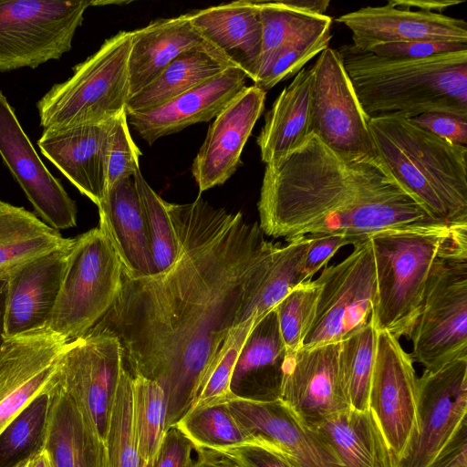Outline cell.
<instances>
[{
	"mask_svg": "<svg viewBox=\"0 0 467 467\" xmlns=\"http://www.w3.org/2000/svg\"><path fill=\"white\" fill-rule=\"evenodd\" d=\"M344 467H395L396 462L370 410H348L327 419L316 431Z\"/></svg>",
	"mask_w": 467,
	"mask_h": 467,
	"instance_id": "30",
	"label": "cell"
},
{
	"mask_svg": "<svg viewBox=\"0 0 467 467\" xmlns=\"http://www.w3.org/2000/svg\"><path fill=\"white\" fill-rule=\"evenodd\" d=\"M190 16L209 44L255 80L262 50V25L255 1L213 5L190 13Z\"/></svg>",
	"mask_w": 467,
	"mask_h": 467,
	"instance_id": "24",
	"label": "cell"
},
{
	"mask_svg": "<svg viewBox=\"0 0 467 467\" xmlns=\"http://www.w3.org/2000/svg\"><path fill=\"white\" fill-rule=\"evenodd\" d=\"M462 2V0H390L388 5L406 9L417 7L420 11L441 14L445 9Z\"/></svg>",
	"mask_w": 467,
	"mask_h": 467,
	"instance_id": "50",
	"label": "cell"
},
{
	"mask_svg": "<svg viewBox=\"0 0 467 467\" xmlns=\"http://www.w3.org/2000/svg\"><path fill=\"white\" fill-rule=\"evenodd\" d=\"M123 367L118 338L88 331L67 342L49 382L67 394L105 442Z\"/></svg>",
	"mask_w": 467,
	"mask_h": 467,
	"instance_id": "11",
	"label": "cell"
},
{
	"mask_svg": "<svg viewBox=\"0 0 467 467\" xmlns=\"http://www.w3.org/2000/svg\"><path fill=\"white\" fill-rule=\"evenodd\" d=\"M67 343L46 327L5 337L0 348V433L44 390Z\"/></svg>",
	"mask_w": 467,
	"mask_h": 467,
	"instance_id": "17",
	"label": "cell"
},
{
	"mask_svg": "<svg viewBox=\"0 0 467 467\" xmlns=\"http://www.w3.org/2000/svg\"><path fill=\"white\" fill-rule=\"evenodd\" d=\"M339 343L301 348L285 358L279 400L312 431L350 409L340 378Z\"/></svg>",
	"mask_w": 467,
	"mask_h": 467,
	"instance_id": "15",
	"label": "cell"
},
{
	"mask_svg": "<svg viewBox=\"0 0 467 467\" xmlns=\"http://www.w3.org/2000/svg\"><path fill=\"white\" fill-rule=\"evenodd\" d=\"M378 330L372 320L339 343V371L351 410L366 411L374 369Z\"/></svg>",
	"mask_w": 467,
	"mask_h": 467,
	"instance_id": "36",
	"label": "cell"
},
{
	"mask_svg": "<svg viewBox=\"0 0 467 467\" xmlns=\"http://www.w3.org/2000/svg\"><path fill=\"white\" fill-rule=\"evenodd\" d=\"M195 467H240L236 462L226 454L209 450H198Z\"/></svg>",
	"mask_w": 467,
	"mask_h": 467,
	"instance_id": "51",
	"label": "cell"
},
{
	"mask_svg": "<svg viewBox=\"0 0 467 467\" xmlns=\"http://www.w3.org/2000/svg\"><path fill=\"white\" fill-rule=\"evenodd\" d=\"M281 2L289 7L317 15H324L330 4L329 0H285Z\"/></svg>",
	"mask_w": 467,
	"mask_h": 467,
	"instance_id": "52",
	"label": "cell"
},
{
	"mask_svg": "<svg viewBox=\"0 0 467 467\" xmlns=\"http://www.w3.org/2000/svg\"><path fill=\"white\" fill-rule=\"evenodd\" d=\"M338 52L369 119L394 113L414 118L428 112L467 119V50L397 58L349 44Z\"/></svg>",
	"mask_w": 467,
	"mask_h": 467,
	"instance_id": "3",
	"label": "cell"
},
{
	"mask_svg": "<svg viewBox=\"0 0 467 467\" xmlns=\"http://www.w3.org/2000/svg\"><path fill=\"white\" fill-rule=\"evenodd\" d=\"M128 124L126 110L113 120L109 142L107 190L140 171L141 153L130 136Z\"/></svg>",
	"mask_w": 467,
	"mask_h": 467,
	"instance_id": "43",
	"label": "cell"
},
{
	"mask_svg": "<svg viewBox=\"0 0 467 467\" xmlns=\"http://www.w3.org/2000/svg\"><path fill=\"white\" fill-rule=\"evenodd\" d=\"M240 467H294L279 451L264 443H250L221 451Z\"/></svg>",
	"mask_w": 467,
	"mask_h": 467,
	"instance_id": "48",
	"label": "cell"
},
{
	"mask_svg": "<svg viewBox=\"0 0 467 467\" xmlns=\"http://www.w3.org/2000/svg\"><path fill=\"white\" fill-rule=\"evenodd\" d=\"M165 206L178 244L176 261L151 276L122 274L115 301L89 331L116 337L130 377L162 389L167 431L192 409L279 244L266 240L258 223L201 198Z\"/></svg>",
	"mask_w": 467,
	"mask_h": 467,
	"instance_id": "1",
	"label": "cell"
},
{
	"mask_svg": "<svg viewBox=\"0 0 467 467\" xmlns=\"http://www.w3.org/2000/svg\"><path fill=\"white\" fill-rule=\"evenodd\" d=\"M417 379L412 358L399 339L387 331H378L368 409L396 463L418 433Z\"/></svg>",
	"mask_w": 467,
	"mask_h": 467,
	"instance_id": "13",
	"label": "cell"
},
{
	"mask_svg": "<svg viewBox=\"0 0 467 467\" xmlns=\"http://www.w3.org/2000/svg\"><path fill=\"white\" fill-rule=\"evenodd\" d=\"M286 356L273 309L243 346L231 380L233 398L255 402L279 400Z\"/></svg>",
	"mask_w": 467,
	"mask_h": 467,
	"instance_id": "26",
	"label": "cell"
},
{
	"mask_svg": "<svg viewBox=\"0 0 467 467\" xmlns=\"http://www.w3.org/2000/svg\"><path fill=\"white\" fill-rule=\"evenodd\" d=\"M257 324L252 318L232 329L208 369L192 409L233 398L230 386L234 367L244 342Z\"/></svg>",
	"mask_w": 467,
	"mask_h": 467,
	"instance_id": "40",
	"label": "cell"
},
{
	"mask_svg": "<svg viewBox=\"0 0 467 467\" xmlns=\"http://www.w3.org/2000/svg\"><path fill=\"white\" fill-rule=\"evenodd\" d=\"M303 269L308 280L344 245L354 244L353 240L340 234L309 235Z\"/></svg>",
	"mask_w": 467,
	"mask_h": 467,
	"instance_id": "47",
	"label": "cell"
},
{
	"mask_svg": "<svg viewBox=\"0 0 467 467\" xmlns=\"http://www.w3.org/2000/svg\"><path fill=\"white\" fill-rule=\"evenodd\" d=\"M337 21L352 33L359 50L382 43L441 41L467 44V24L439 13L400 8L389 5L366 6L341 15Z\"/></svg>",
	"mask_w": 467,
	"mask_h": 467,
	"instance_id": "20",
	"label": "cell"
},
{
	"mask_svg": "<svg viewBox=\"0 0 467 467\" xmlns=\"http://www.w3.org/2000/svg\"><path fill=\"white\" fill-rule=\"evenodd\" d=\"M265 101V90L246 87L215 117L192 166L200 192L223 184L235 172Z\"/></svg>",
	"mask_w": 467,
	"mask_h": 467,
	"instance_id": "19",
	"label": "cell"
},
{
	"mask_svg": "<svg viewBox=\"0 0 467 467\" xmlns=\"http://www.w3.org/2000/svg\"><path fill=\"white\" fill-rule=\"evenodd\" d=\"M72 244L30 262L7 278L5 337L47 326L59 293Z\"/></svg>",
	"mask_w": 467,
	"mask_h": 467,
	"instance_id": "23",
	"label": "cell"
},
{
	"mask_svg": "<svg viewBox=\"0 0 467 467\" xmlns=\"http://www.w3.org/2000/svg\"><path fill=\"white\" fill-rule=\"evenodd\" d=\"M467 223H415L369 236L377 295L371 320L378 331L410 337L419 315L431 271L438 257L460 236Z\"/></svg>",
	"mask_w": 467,
	"mask_h": 467,
	"instance_id": "5",
	"label": "cell"
},
{
	"mask_svg": "<svg viewBox=\"0 0 467 467\" xmlns=\"http://www.w3.org/2000/svg\"><path fill=\"white\" fill-rule=\"evenodd\" d=\"M194 445L176 426L165 432L155 455L144 467H195L192 459Z\"/></svg>",
	"mask_w": 467,
	"mask_h": 467,
	"instance_id": "45",
	"label": "cell"
},
{
	"mask_svg": "<svg viewBox=\"0 0 467 467\" xmlns=\"http://www.w3.org/2000/svg\"><path fill=\"white\" fill-rule=\"evenodd\" d=\"M247 76L236 67L157 108L127 114L128 123L150 145L158 139L217 117L245 88Z\"/></svg>",
	"mask_w": 467,
	"mask_h": 467,
	"instance_id": "22",
	"label": "cell"
},
{
	"mask_svg": "<svg viewBox=\"0 0 467 467\" xmlns=\"http://www.w3.org/2000/svg\"><path fill=\"white\" fill-rule=\"evenodd\" d=\"M145 220L156 275L168 270L176 261L178 244L172 223L162 200L144 179L140 170L133 175Z\"/></svg>",
	"mask_w": 467,
	"mask_h": 467,
	"instance_id": "39",
	"label": "cell"
},
{
	"mask_svg": "<svg viewBox=\"0 0 467 467\" xmlns=\"http://www.w3.org/2000/svg\"><path fill=\"white\" fill-rule=\"evenodd\" d=\"M45 389L52 400L45 449L53 467H107L105 442L71 398L49 379Z\"/></svg>",
	"mask_w": 467,
	"mask_h": 467,
	"instance_id": "28",
	"label": "cell"
},
{
	"mask_svg": "<svg viewBox=\"0 0 467 467\" xmlns=\"http://www.w3.org/2000/svg\"><path fill=\"white\" fill-rule=\"evenodd\" d=\"M121 275L119 258L102 228L74 238L46 327L67 342L84 336L112 306L121 286Z\"/></svg>",
	"mask_w": 467,
	"mask_h": 467,
	"instance_id": "8",
	"label": "cell"
},
{
	"mask_svg": "<svg viewBox=\"0 0 467 467\" xmlns=\"http://www.w3.org/2000/svg\"><path fill=\"white\" fill-rule=\"evenodd\" d=\"M102 1H0V71L35 68L72 47L84 13Z\"/></svg>",
	"mask_w": 467,
	"mask_h": 467,
	"instance_id": "9",
	"label": "cell"
},
{
	"mask_svg": "<svg viewBox=\"0 0 467 467\" xmlns=\"http://www.w3.org/2000/svg\"><path fill=\"white\" fill-rule=\"evenodd\" d=\"M98 208L99 227L109 235L116 250L122 274L131 279L156 275L133 176L109 188Z\"/></svg>",
	"mask_w": 467,
	"mask_h": 467,
	"instance_id": "25",
	"label": "cell"
},
{
	"mask_svg": "<svg viewBox=\"0 0 467 467\" xmlns=\"http://www.w3.org/2000/svg\"><path fill=\"white\" fill-rule=\"evenodd\" d=\"M175 426L192 441L196 451H223L256 443L234 417L227 401L194 407Z\"/></svg>",
	"mask_w": 467,
	"mask_h": 467,
	"instance_id": "35",
	"label": "cell"
},
{
	"mask_svg": "<svg viewBox=\"0 0 467 467\" xmlns=\"http://www.w3.org/2000/svg\"><path fill=\"white\" fill-rule=\"evenodd\" d=\"M51 395L44 389L0 433V467H18L45 448Z\"/></svg>",
	"mask_w": 467,
	"mask_h": 467,
	"instance_id": "34",
	"label": "cell"
},
{
	"mask_svg": "<svg viewBox=\"0 0 467 467\" xmlns=\"http://www.w3.org/2000/svg\"><path fill=\"white\" fill-rule=\"evenodd\" d=\"M313 71L303 67L274 101L257 137L265 164L300 147L311 132Z\"/></svg>",
	"mask_w": 467,
	"mask_h": 467,
	"instance_id": "29",
	"label": "cell"
},
{
	"mask_svg": "<svg viewBox=\"0 0 467 467\" xmlns=\"http://www.w3.org/2000/svg\"><path fill=\"white\" fill-rule=\"evenodd\" d=\"M6 292V281H0V348L5 341L4 336V315Z\"/></svg>",
	"mask_w": 467,
	"mask_h": 467,
	"instance_id": "54",
	"label": "cell"
},
{
	"mask_svg": "<svg viewBox=\"0 0 467 467\" xmlns=\"http://www.w3.org/2000/svg\"><path fill=\"white\" fill-rule=\"evenodd\" d=\"M107 467H144L132 416V378L122 371L105 440Z\"/></svg>",
	"mask_w": 467,
	"mask_h": 467,
	"instance_id": "38",
	"label": "cell"
},
{
	"mask_svg": "<svg viewBox=\"0 0 467 467\" xmlns=\"http://www.w3.org/2000/svg\"><path fill=\"white\" fill-rule=\"evenodd\" d=\"M0 156L44 223L57 231L76 226L74 201L48 171L1 91Z\"/></svg>",
	"mask_w": 467,
	"mask_h": 467,
	"instance_id": "16",
	"label": "cell"
},
{
	"mask_svg": "<svg viewBox=\"0 0 467 467\" xmlns=\"http://www.w3.org/2000/svg\"><path fill=\"white\" fill-rule=\"evenodd\" d=\"M18 467H53L48 451L44 448Z\"/></svg>",
	"mask_w": 467,
	"mask_h": 467,
	"instance_id": "53",
	"label": "cell"
},
{
	"mask_svg": "<svg viewBox=\"0 0 467 467\" xmlns=\"http://www.w3.org/2000/svg\"><path fill=\"white\" fill-rule=\"evenodd\" d=\"M431 133L452 143L466 146L467 119L440 112L423 113L410 118Z\"/></svg>",
	"mask_w": 467,
	"mask_h": 467,
	"instance_id": "46",
	"label": "cell"
},
{
	"mask_svg": "<svg viewBox=\"0 0 467 467\" xmlns=\"http://www.w3.org/2000/svg\"><path fill=\"white\" fill-rule=\"evenodd\" d=\"M132 416L138 451L146 463L155 455L166 432L167 400L155 381L141 376L132 378Z\"/></svg>",
	"mask_w": 467,
	"mask_h": 467,
	"instance_id": "37",
	"label": "cell"
},
{
	"mask_svg": "<svg viewBox=\"0 0 467 467\" xmlns=\"http://www.w3.org/2000/svg\"><path fill=\"white\" fill-rule=\"evenodd\" d=\"M227 405L256 443L279 451L294 467H344L327 443L306 429L280 400L255 402L231 398Z\"/></svg>",
	"mask_w": 467,
	"mask_h": 467,
	"instance_id": "18",
	"label": "cell"
},
{
	"mask_svg": "<svg viewBox=\"0 0 467 467\" xmlns=\"http://www.w3.org/2000/svg\"><path fill=\"white\" fill-rule=\"evenodd\" d=\"M73 241L25 208L0 200V281Z\"/></svg>",
	"mask_w": 467,
	"mask_h": 467,
	"instance_id": "31",
	"label": "cell"
},
{
	"mask_svg": "<svg viewBox=\"0 0 467 467\" xmlns=\"http://www.w3.org/2000/svg\"><path fill=\"white\" fill-rule=\"evenodd\" d=\"M353 246L348 256L315 279L319 293L302 348L340 342L370 321L377 295L371 243L368 238Z\"/></svg>",
	"mask_w": 467,
	"mask_h": 467,
	"instance_id": "10",
	"label": "cell"
},
{
	"mask_svg": "<svg viewBox=\"0 0 467 467\" xmlns=\"http://www.w3.org/2000/svg\"><path fill=\"white\" fill-rule=\"evenodd\" d=\"M427 467H467L466 419Z\"/></svg>",
	"mask_w": 467,
	"mask_h": 467,
	"instance_id": "49",
	"label": "cell"
},
{
	"mask_svg": "<svg viewBox=\"0 0 467 467\" xmlns=\"http://www.w3.org/2000/svg\"><path fill=\"white\" fill-rule=\"evenodd\" d=\"M313 71L311 132L333 150L378 157L364 112L338 50L322 51Z\"/></svg>",
	"mask_w": 467,
	"mask_h": 467,
	"instance_id": "12",
	"label": "cell"
},
{
	"mask_svg": "<svg viewBox=\"0 0 467 467\" xmlns=\"http://www.w3.org/2000/svg\"><path fill=\"white\" fill-rule=\"evenodd\" d=\"M330 38V30H326L284 47L256 78L254 86L266 90L297 74L310 59L328 47Z\"/></svg>",
	"mask_w": 467,
	"mask_h": 467,
	"instance_id": "42",
	"label": "cell"
},
{
	"mask_svg": "<svg viewBox=\"0 0 467 467\" xmlns=\"http://www.w3.org/2000/svg\"><path fill=\"white\" fill-rule=\"evenodd\" d=\"M410 338L427 371L467 358V234L434 263Z\"/></svg>",
	"mask_w": 467,
	"mask_h": 467,
	"instance_id": "7",
	"label": "cell"
},
{
	"mask_svg": "<svg viewBox=\"0 0 467 467\" xmlns=\"http://www.w3.org/2000/svg\"><path fill=\"white\" fill-rule=\"evenodd\" d=\"M113 120L44 130L37 141L45 157L97 206L107 192Z\"/></svg>",
	"mask_w": 467,
	"mask_h": 467,
	"instance_id": "21",
	"label": "cell"
},
{
	"mask_svg": "<svg viewBox=\"0 0 467 467\" xmlns=\"http://www.w3.org/2000/svg\"><path fill=\"white\" fill-rule=\"evenodd\" d=\"M379 160L436 222L467 223V147L400 114L368 120Z\"/></svg>",
	"mask_w": 467,
	"mask_h": 467,
	"instance_id": "4",
	"label": "cell"
},
{
	"mask_svg": "<svg viewBox=\"0 0 467 467\" xmlns=\"http://www.w3.org/2000/svg\"><path fill=\"white\" fill-rule=\"evenodd\" d=\"M255 2L262 25V50L256 78L284 47L331 28L332 19L327 15L300 11L281 1Z\"/></svg>",
	"mask_w": 467,
	"mask_h": 467,
	"instance_id": "33",
	"label": "cell"
},
{
	"mask_svg": "<svg viewBox=\"0 0 467 467\" xmlns=\"http://www.w3.org/2000/svg\"><path fill=\"white\" fill-rule=\"evenodd\" d=\"M418 433L395 467H427L466 419L467 358L417 379Z\"/></svg>",
	"mask_w": 467,
	"mask_h": 467,
	"instance_id": "14",
	"label": "cell"
},
{
	"mask_svg": "<svg viewBox=\"0 0 467 467\" xmlns=\"http://www.w3.org/2000/svg\"><path fill=\"white\" fill-rule=\"evenodd\" d=\"M213 47H198L182 53L148 86L130 97L126 113L146 111L221 74L232 67Z\"/></svg>",
	"mask_w": 467,
	"mask_h": 467,
	"instance_id": "32",
	"label": "cell"
},
{
	"mask_svg": "<svg viewBox=\"0 0 467 467\" xmlns=\"http://www.w3.org/2000/svg\"><path fill=\"white\" fill-rule=\"evenodd\" d=\"M198 47H213L193 26L190 13L159 19L132 31L129 57L130 97L152 82L182 53Z\"/></svg>",
	"mask_w": 467,
	"mask_h": 467,
	"instance_id": "27",
	"label": "cell"
},
{
	"mask_svg": "<svg viewBox=\"0 0 467 467\" xmlns=\"http://www.w3.org/2000/svg\"><path fill=\"white\" fill-rule=\"evenodd\" d=\"M462 50H467V44L441 41H409L378 44L365 51L384 57L424 58Z\"/></svg>",
	"mask_w": 467,
	"mask_h": 467,
	"instance_id": "44",
	"label": "cell"
},
{
	"mask_svg": "<svg viewBox=\"0 0 467 467\" xmlns=\"http://www.w3.org/2000/svg\"><path fill=\"white\" fill-rule=\"evenodd\" d=\"M318 293L316 280L301 283L274 308L287 354L302 348L315 316Z\"/></svg>",
	"mask_w": 467,
	"mask_h": 467,
	"instance_id": "41",
	"label": "cell"
},
{
	"mask_svg": "<svg viewBox=\"0 0 467 467\" xmlns=\"http://www.w3.org/2000/svg\"><path fill=\"white\" fill-rule=\"evenodd\" d=\"M257 206L263 233L286 242L340 234L356 244L383 230L434 221L379 157L337 152L313 133L265 164Z\"/></svg>",
	"mask_w": 467,
	"mask_h": 467,
	"instance_id": "2",
	"label": "cell"
},
{
	"mask_svg": "<svg viewBox=\"0 0 467 467\" xmlns=\"http://www.w3.org/2000/svg\"><path fill=\"white\" fill-rule=\"evenodd\" d=\"M131 40L132 31L119 32L78 64L69 78L54 85L36 104L41 127L103 123L126 110Z\"/></svg>",
	"mask_w": 467,
	"mask_h": 467,
	"instance_id": "6",
	"label": "cell"
}]
</instances>
